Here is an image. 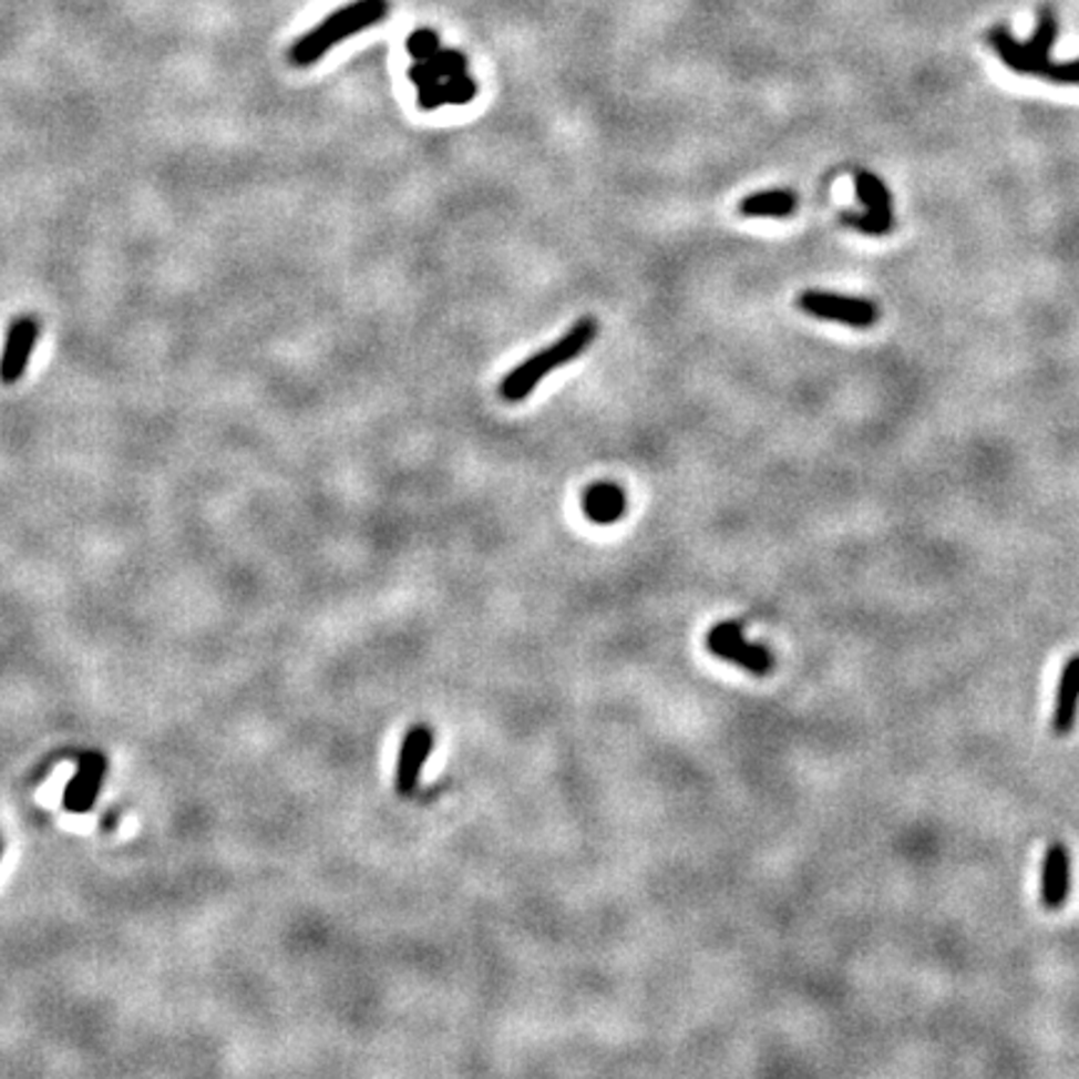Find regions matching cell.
<instances>
[{
    "label": "cell",
    "mask_w": 1079,
    "mask_h": 1079,
    "mask_svg": "<svg viewBox=\"0 0 1079 1079\" xmlns=\"http://www.w3.org/2000/svg\"><path fill=\"white\" fill-rule=\"evenodd\" d=\"M597 338V322L593 318L577 320L575 326L565 332V336L553 342L551 348H545L543 352H535L533 358H527L523 366H517L510 376L500 382V395L507 402H520L525 400L530 392H533L545 376H551L553 370L563 368L573 358L580 356L590 342Z\"/></svg>",
    "instance_id": "cell-1"
},
{
    "label": "cell",
    "mask_w": 1079,
    "mask_h": 1079,
    "mask_svg": "<svg viewBox=\"0 0 1079 1079\" xmlns=\"http://www.w3.org/2000/svg\"><path fill=\"white\" fill-rule=\"evenodd\" d=\"M388 11V0H356V3L340 8V11L330 13L318 28H312L310 33L302 35L300 41H296V45L290 48V63L300 68L318 63L332 45L366 31L370 25L382 23Z\"/></svg>",
    "instance_id": "cell-2"
},
{
    "label": "cell",
    "mask_w": 1079,
    "mask_h": 1079,
    "mask_svg": "<svg viewBox=\"0 0 1079 1079\" xmlns=\"http://www.w3.org/2000/svg\"><path fill=\"white\" fill-rule=\"evenodd\" d=\"M1059 21L1055 16L1052 6H1042L1037 13V28L1029 43H1019L1017 38L1007 31V28H995L989 31L987 41L995 48V53L1003 58V63L1007 68H1013L1015 73L1023 75H1045L1049 71V53H1052V45L1057 41Z\"/></svg>",
    "instance_id": "cell-3"
},
{
    "label": "cell",
    "mask_w": 1079,
    "mask_h": 1079,
    "mask_svg": "<svg viewBox=\"0 0 1079 1079\" xmlns=\"http://www.w3.org/2000/svg\"><path fill=\"white\" fill-rule=\"evenodd\" d=\"M798 306L804 312H810V316L842 322V326L850 328H872L880 318V310L872 300L835 296V292L808 290L798 298Z\"/></svg>",
    "instance_id": "cell-4"
},
{
    "label": "cell",
    "mask_w": 1079,
    "mask_h": 1079,
    "mask_svg": "<svg viewBox=\"0 0 1079 1079\" xmlns=\"http://www.w3.org/2000/svg\"><path fill=\"white\" fill-rule=\"evenodd\" d=\"M708 650L752 675H768L774 667V657L768 647L752 645L748 637L742 635V627L734 623L712 627L708 635Z\"/></svg>",
    "instance_id": "cell-5"
},
{
    "label": "cell",
    "mask_w": 1079,
    "mask_h": 1079,
    "mask_svg": "<svg viewBox=\"0 0 1079 1079\" xmlns=\"http://www.w3.org/2000/svg\"><path fill=\"white\" fill-rule=\"evenodd\" d=\"M38 332H41V326H38L33 316H21L11 322L6 336L3 356H0V382L3 386H13V382L25 376L28 362H31L33 348L38 342Z\"/></svg>",
    "instance_id": "cell-6"
},
{
    "label": "cell",
    "mask_w": 1079,
    "mask_h": 1079,
    "mask_svg": "<svg viewBox=\"0 0 1079 1079\" xmlns=\"http://www.w3.org/2000/svg\"><path fill=\"white\" fill-rule=\"evenodd\" d=\"M1072 862H1069V850L1062 842H1052L1047 847L1042 860V887H1039V900L1047 910H1062L1067 905L1069 887H1072Z\"/></svg>",
    "instance_id": "cell-7"
},
{
    "label": "cell",
    "mask_w": 1079,
    "mask_h": 1079,
    "mask_svg": "<svg viewBox=\"0 0 1079 1079\" xmlns=\"http://www.w3.org/2000/svg\"><path fill=\"white\" fill-rule=\"evenodd\" d=\"M433 750V732L428 728H415L405 734L402 748L398 754V772H395V788L400 794H410L420 782L425 762Z\"/></svg>",
    "instance_id": "cell-8"
},
{
    "label": "cell",
    "mask_w": 1079,
    "mask_h": 1079,
    "mask_svg": "<svg viewBox=\"0 0 1079 1079\" xmlns=\"http://www.w3.org/2000/svg\"><path fill=\"white\" fill-rule=\"evenodd\" d=\"M1077 712H1079V652L1069 657L1062 675H1059L1055 710H1052V732L1059 734V738L1072 732L1077 722Z\"/></svg>",
    "instance_id": "cell-9"
},
{
    "label": "cell",
    "mask_w": 1079,
    "mask_h": 1079,
    "mask_svg": "<svg viewBox=\"0 0 1079 1079\" xmlns=\"http://www.w3.org/2000/svg\"><path fill=\"white\" fill-rule=\"evenodd\" d=\"M625 493L613 483H597L585 490L583 510L597 525H613L625 515Z\"/></svg>",
    "instance_id": "cell-10"
},
{
    "label": "cell",
    "mask_w": 1079,
    "mask_h": 1079,
    "mask_svg": "<svg viewBox=\"0 0 1079 1079\" xmlns=\"http://www.w3.org/2000/svg\"><path fill=\"white\" fill-rule=\"evenodd\" d=\"M798 208V198L790 191L752 193L740 203L744 218H790Z\"/></svg>",
    "instance_id": "cell-11"
},
{
    "label": "cell",
    "mask_w": 1079,
    "mask_h": 1079,
    "mask_svg": "<svg viewBox=\"0 0 1079 1079\" xmlns=\"http://www.w3.org/2000/svg\"><path fill=\"white\" fill-rule=\"evenodd\" d=\"M855 191H857V198L865 203L867 210L892 213V195L887 191V185L882 183V178H877L875 173L860 171L855 175Z\"/></svg>",
    "instance_id": "cell-12"
},
{
    "label": "cell",
    "mask_w": 1079,
    "mask_h": 1079,
    "mask_svg": "<svg viewBox=\"0 0 1079 1079\" xmlns=\"http://www.w3.org/2000/svg\"><path fill=\"white\" fill-rule=\"evenodd\" d=\"M101 770H103V762H97L93 758V762L73 780L71 788H68V804H71V808L75 810L91 808V800L97 790V780H101Z\"/></svg>",
    "instance_id": "cell-13"
},
{
    "label": "cell",
    "mask_w": 1079,
    "mask_h": 1079,
    "mask_svg": "<svg viewBox=\"0 0 1079 1079\" xmlns=\"http://www.w3.org/2000/svg\"><path fill=\"white\" fill-rule=\"evenodd\" d=\"M845 223L850 228H855L865 235H887L895 225V215L892 213H877V210H865L862 215H845Z\"/></svg>",
    "instance_id": "cell-14"
},
{
    "label": "cell",
    "mask_w": 1079,
    "mask_h": 1079,
    "mask_svg": "<svg viewBox=\"0 0 1079 1079\" xmlns=\"http://www.w3.org/2000/svg\"><path fill=\"white\" fill-rule=\"evenodd\" d=\"M477 95V85L467 73L445 78V97L453 105H467Z\"/></svg>",
    "instance_id": "cell-15"
},
{
    "label": "cell",
    "mask_w": 1079,
    "mask_h": 1079,
    "mask_svg": "<svg viewBox=\"0 0 1079 1079\" xmlns=\"http://www.w3.org/2000/svg\"><path fill=\"white\" fill-rule=\"evenodd\" d=\"M440 51V38L430 28H420L413 35L408 38V53L415 58V61H428Z\"/></svg>",
    "instance_id": "cell-16"
},
{
    "label": "cell",
    "mask_w": 1079,
    "mask_h": 1079,
    "mask_svg": "<svg viewBox=\"0 0 1079 1079\" xmlns=\"http://www.w3.org/2000/svg\"><path fill=\"white\" fill-rule=\"evenodd\" d=\"M430 61L435 63V68L443 78H453V75H460V73L467 71V58L458 51H443V48H440V51L430 58Z\"/></svg>",
    "instance_id": "cell-17"
},
{
    "label": "cell",
    "mask_w": 1079,
    "mask_h": 1079,
    "mask_svg": "<svg viewBox=\"0 0 1079 1079\" xmlns=\"http://www.w3.org/2000/svg\"><path fill=\"white\" fill-rule=\"evenodd\" d=\"M418 105L423 107V111H438V107L448 105V97H445V78H443V81H433V83L420 85L418 88Z\"/></svg>",
    "instance_id": "cell-18"
},
{
    "label": "cell",
    "mask_w": 1079,
    "mask_h": 1079,
    "mask_svg": "<svg viewBox=\"0 0 1079 1079\" xmlns=\"http://www.w3.org/2000/svg\"><path fill=\"white\" fill-rule=\"evenodd\" d=\"M1047 81L1059 83V85H1079V58L1067 63H1052L1049 71L1045 73Z\"/></svg>",
    "instance_id": "cell-19"
}]
</instances>
